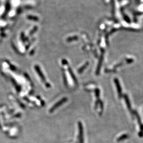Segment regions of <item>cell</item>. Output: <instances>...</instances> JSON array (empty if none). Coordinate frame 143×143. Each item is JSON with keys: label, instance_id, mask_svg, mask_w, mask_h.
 Segmentation results:
<instances>
[{"label": "cell", "instance_id": "3957f363", "mask_svg": "<svg viewBox=\"0 0 143 143\" xmlns=\"http://www.w3.org/2000/svg\"><path fill=\"white\" fill-rule=\"evenodd\" d=\"M88 64H89V63H88V62H86L84 65H83L82 66V67H81L79 69H78V73H79V74L82 73L83 71V70L85 69V68L88 66Z\"/></svg>", "mask_w": 143, "mask_h": 143}, {"label": "cell", "instance_id": "277c9868", "mask_svg": "<svg viewBox=\"0 0 143 143\" xmlns=\"http://www.w3.org/2000/svg\"><path fill=\"white\" fill-rule=\"evenodd\" d=\"M28 18L31 20H33L35 21H37L38 20V18L35 16H28Z\"/></svg>", "mask_w": 143, "mask_h": 143}, {"label": "cell", "instance_id": "7a4b0ae2", "mask_svg": "<svg viewBox=\"0 0 143 143\" xmlns=\"http://www.w3.org/2000/svg\"><path fill=\"white\" fill-rule=\"evenodd\" d=\"M124 97L125 98V100H126V103L127 104V106L128 108V109L129 110H131V104H130V102H129V100L128 99V98L127 97V95H125L124 96Z\"/></svg>", "mask_w": 143, "mask_h": 143}, {"label": "cell", "instance_id": "6da1fadb", "mask_svg": "<svg viewBox=\"0 0 143 143\" xmlns=\"http://www.w3.org/2000/svg\"><path fill=\"white\" fill-rule=\"evenodd\" d=\"M114 82L116 86V88H117V90L118 91V97L119 98H120L122 96V89L120 87L119 81L118 80V79L117 78H115L114 79Z\"/></svg>", "mask_w": 143, "mask_h": 143}]
</instances>
